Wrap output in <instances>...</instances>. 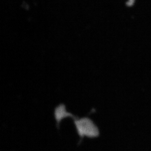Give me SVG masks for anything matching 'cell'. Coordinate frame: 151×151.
Segmentation results:
<instances>
[{"label": "cell", "mask_w": 151, "mask_h": 151, "mask_svg": "<svg viewBox=\"0 0 151 151\" xmlns=\"http://www.w3.org/2000/svg\"><path fill=\"white\" fill-rule=\"evenodd\" d=\"M119 1H121V2L124 3V4H129L132 3L133 0H118Z\"/></svg>", "instance_id": "3957f363"}, {"label": "cell", "mask_w": 151, "mask_h": 151, "mask_svg": "<svg viewBox=\"0 0 151 151\" xmlns=\"http://www.w3.org/2000/svg\"><path fill=\"white\" fill-rule=\"evenodd\" d=\"M54 116L58 127L63 119L68 118H73L74 119H76L72 113L67 111L66 107L63 104L58 105L55 109Z\"/></svg>", "instance_id": "7a4b0ae2"}, {"label": "cell", "mask_w": 151, "mask_h": 151, "mask_svg": "<svg viewBox=\"0 0 151 151\" xmlns=\"http://www.w3.org/2000/svg\"><path fill=\"white\" fill-rule=\"evenodd\" d=\"M76 132L80 138H95L99 134L96 125L91 119L86 117L74 119Z\"/></svg>", "instance_id": "6da1fadb"}]
</instances>
